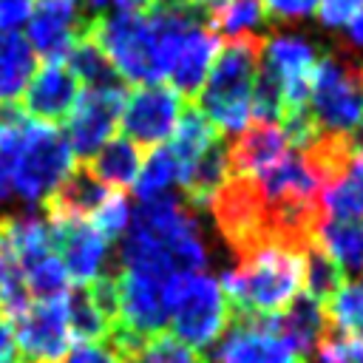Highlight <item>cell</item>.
I'll list each match as a JSON object with an SVG mask.
<instances>
[{"mask_svg": "<svg viewBox=\"0 0 363 363\" xmlns=\"http://www.w3.org/2000/svg\"><path fill=\"white\" fill-rule=\"evenodd\" d=\"M349 363H363V340H352V349H349Z\"/></svg>", "mask_w": 363, "mask_h": 363, "instance_id": "cell-43", "label": "cell"}, {"mask_svg": "<svg viewBox=\"0 0 363 363\" xmlns=\"http://www.w3.org/2000/svg\"><path fill=\"white\" fill-rule=\"evenodd\" d=\"M179 162L173 159L170 147L167 145H159L153 147L145 159H142V170L133 182V190H136V199L145 201V199H156V196H164L170 193L176 184H179Z\"/></svg>", "mask_w": 363, "mask_h": 363, "instance_id": "cell-30", "label": "cell"}, {"mask_svg": "<svg viewBox=\"0 0 363 363\" xmlns=\"http://www.w3.org/2000/svg\"><path fill=\"white\" fill-rule=\"evenodd\" d=\"M326 323L335 335L363 340V278L343 281L329 301H323Z\"/></svg>", "mask_w": 363, "mask_h": 363, "instance_id": "cell-27", "label": "cell"}, {"mask_svg": "<svg viewBox=\"0 0 363 363\" xmlns=\"http://www.w3.org/2000/svg\"><path fill=\"white\" fill-rule=\"evenodd\" d=\"M28 301L31 298H28V289H26V281H23V269H20L17 252L9 241L6 221L0 216V312L14 318Z\"/></svg>", "mask_w": 363, "mask_h": 363, "instance_id": "cell-31", "label": "cell"}, {"mask_svg": "<svg viewBox=\"0 0 363 363\" xmlns=\"http://www.w3.org/2000/svg\"><path fill=\"white\" fill-rule=\"evenodd\" d=\"M318 57V48L298 34H272L264 40L261 65L275 77L281 88V119L309 111V88Z\"/></svg>", "mask_w": 363, "mask_h": 363, "instance_id": "cell-9", "label": "cell"}, {"mask_svg": "<svg viewBox=\"0 0 363 363\" xmlns=\"http://www.w3.org/2000/svg\"><path fill=\"white\" fill-rule=\"evenodd\" d=\"M79 82L71 74V68L62 62H45L40 71L31 74L26 91H23V111L37 122H65L71 108L77 105Z\"/></svg>", "mask_w": 363, "mask_h": 363, "instance_id": "cell-16", "label": "cell"}, {"mask_svg": "<svg viewBox=\"0 0 363 363\" xmlns=\"http://www.w3.org/2000/svg\"><path fill=\"white\" fill-rule=\"evenodd\" d=\"M207 264L210 247L204 227L184 199L164 193L139 201L119 244V269L173 281L184 272H204Z\"/></svg>", "mask_w": 363, "mask_h": 363, "instance_id": "cell-1", "label": "cell"}, {"mask_svg": "<svg viewBox=\"0 0 363 363\" xmlns=\"http://www.w3.org/2000/svg\"><path fill=\"white\" fill-rule=\"evenodd\" d=\"M34 74V51L26 37L0 31V102H14Z\"/></svg>", "mask_w": 363, "mask_h": 363, "instance_id": "cell-26", "label": "cell"}, {"mask_svg": "<svg viewBox=\"0 0 363 363\" xmlns=\"http://www.w3.org/2000/svg\"><path fill=\"white\" fill-rule=\"evenodd\" d=\"M182 116V96L167 85H139L125 96L119 125L136 147H159Z\"/></svg>", "mask_w": 363, "mask_h": 363, "instance_id": "cell-13", "label": "cell"}, {"mask_svg": "<svg viewBox=\"0 0 363 363\" xmlns=\"http://www.w3.org/2000/svg\"><path fill=\"white\" fill-rule=\"evenodd\" d=\"M216 139H221V136H218V130L213 128V122H210L196 105H187V108L182 111V116H179L173 133H170V145H167V147H170L173 159L179 162V170L184 173ZM179 182H182V176H179Z\"/></svg>", "mask_w": 363, "mask_h": 363, "instance_id": "cell-24", "label": "cell"}, {"mask_svg": "<svg viewBox=\"0 0 363 363\" xmlns=\"http://www.w3.org/2000/svg\"><path fill=\"white\" fill-rule=\"evenodd\" d=\"M309 113L320 133L349 136L363 122V65L349 51H326L318 57Z\"/></svg>", "mask_w": 363, "mask_h": 363, "instance_id": "cell-6", "label": "cell"}, {"mask_svg": "<svg viewBox=\"0 0 363 363\" xmlns=\"http://www.w3.org/2000/svg\"><path fill=\"white\" fill-rule=\"evenodd\" d=\"M346 40H349V51H363V6L360 11L352 17V23L346 26Z\"/></svg>", "mask_w": 363, "mask_h": 363, "instance_id": "cell-40", "label": "cell"}, {"mask_svg": "<svg viewBox=\"0 0 363 363\" xmlns=\"http://www.w3.org/2000/svg\"><path fill=\"white\" fill-rule=\"evenodd\" d=\"M88 37L99 45V51L108 57V62L113 65L122 82L156 85L162 79L156 37L145 14H130V11L99 14L88 26Z\"/></svg>", "mask_w": 363, "mask_h": 363, "instance_id": "cell-7", "label": "cell"}, {"mask_svg": "<svg viewBox=\"0 0 363 363\" xmlns=\"http://www.w3.org/2000/svg\"><path fill=\"white\" fill-rule=\"evenodd\" d=\"M218 54V34L207 26V20L187 26L176 45L170 48L167 65H164V79L170 82L167 88H173L179 96H199L210 65Z\"/></svg>", "mask_w": 363, "mask_h": 363, "instance_id": "cell-15", "label": "cell"}, {"mask_svg": "<svg viewBox=\"0 0 363 363\" xmlns=\"http://www.w3.org/2000/svg\"><path fill=\"white\" fill-rule=\"evenodd\" d=\"M275 20H303L318 9V0H261Z\"/></svg>", "mask_w": 363, "mask_h": 363, "instance_id": "cell-37", "label": "cell"}, {"mask_svg": "<svg viewBox=\"0 0 363 363\" xmlns=\"http://www.w3.org/2000/svg\"><path fill=\"white\" fill-rule=\"evenodd\" d=\"M230 301L218 278L207 272H184L167 289V326L184 346L201 352L218 340L230 323Z\"/></svg>", "mask_w": 363, "mask_h": 363, "instance_id": "cell-5", "label": "cell"}, {"mask_svg": "<svg viewBox=\"0 0 363 363\" xmlns=\"http://www.w3.org/2000/svg\"><path fill=\"white\" fill-rule=\"evenodd\" d=\"M210 363H303L281 335L275 318L233 312V320L218 335Z\"/></svg>", "mask_w": 363, "mask_h": 363, "instance_id": "cell-10", "label": "cell"}, {"mask_svg": "<svg viewBox=\"0 0 363 363\" xmlns=\"http://www.w3.org/2000/svg\"><path fill=\"white\" fill-rule=\"evenodd\" d=\"M289 139L272 122H250L238 139L227 145V167L235 176H258L289 153Z\"/></svg>", "mask_w": 363, "mask_h": 363, "instance_id": "cell-17", "label": "cell"}, {"mask_svg": "<svg viewBox=\"0 0 363 363\" xmlns=\"http://www.w3.org/2000/svg\"><path fill=\"white\" fill-rule=\"evenodd\" d=\"M264 40L267 37H241L218 48L196 105L216 130L238 133L252 122V96Z\"/></svg>", "mask_w": 363, "mask_h": 363, "instance_id": "cell-3", "label": "cell"}, {"mask_svg": "<svg viewBox=\"0 0 363 363\" xmlns=\"http://www.w3.org/2000/svg\"><path fill=\"white\" fill-rule=\"evenodd\" d=\"M269 14L261 0H221L210 11V23L216 26L213 31L227 40H241V37H269L267 23Z\"/></svg>", "mask_w": 363, "mask_h": 363, "instance_id": "cell-25", "label": "cell"}, {"mask_svg": "<svg viewBox=\"0 0 363 363\" xmlns=\"http://www.w3.org/2000/svg\"><path fill=\"white\" fill-rule=\"evenodd\" d=\"M125 96H128L125 82L111 88H88L85 94L77 96V105L65 116V133H62L74 156L88 162L108 139H113Z\"/></svg>", "mask_w": 363, "mask_h": 363, "instance_id": "cell-11", "label": "cell"}, {"mask_svg": "<svg viewBox=\"0 0 363 363\" xmlns=\"http://www.w3.org/2000/svg\"><path fill=\"white\" fill-rule=\"evenodd\" d=\"M363 0H318V20L323 28H346L360 11Z\"/></svg>", "mask_w": 363, "mask_h": 363, "instance_id": "cell-35", "label": "cell"}, {"mask_svg": "<svg viewBox=\"0 0 363 363\" xmlns=\"http://www.w3.org/2000/svg\"><path fill=\"white\" fill-rule=\"evenodd\" d=\"M346 139H349V147H352L354 153H360V156H363V122H360V125H357Z\"/></svg>", "mask_w": 363, "mask_h": 363, "instance_id": "cell-42", "label": "cell"}, {"mask_svg": "<svg viewBox=\"0 0 363 363\" xmlns=\"http://www.w3.org/2000/svg\"><path fill=\"white\" fill-rule=\"evenodd\" d=\"M130 204H128V199H125V193H119V190H111L108 193V199L94 210V216L88 218L108 241H113V238H122L125 235V230H128V224H130Z\"/></svg>", "mask_w": 363, "mask_h": 363, "instance_id": "cell-33", "label": "cell"}, {"mask_svg": "<svg viewBox=\"0 0 363 363\" xmlns=\"http://www.w3.org/2000/svg\"><path fill=\"white\" fill-rule=\"evenodd\" d=\"M346 281L343 269L323 252V247L318 241H312L303 250V289L309 298L315 301H329L332 292Z\"/></svg>", "mask_w": 363, "mask_h": 363, "instance_id": "cell-32", "label": "cell"}, {"mask_svg": "<svg viewBox=\"0 0 363 363\" xmlns=\"http://www.w3.org/2000/svg\"><path fill=\"white\" fill-rule=\"evenodd\" d=\"M116 6V11H130V14H142L153 6V0H108Z\"/></svg>", "mask_w": 363, "mask_h": 363, "instance_id": "cell-41", "label": "cell"}, {"mask_svg": "<svg viewBox=\"0 0 363 363\" xmlns=\"http://www.w3.org/2000/svg\"><path fill=\"white\" fill-rule=\"evenodd\" d=\"M139 360L142 363H207V360H201V354L196 349L184 346L182 340H176L167 332L145 340L139 346Z\"/></svg>", "mask_w": 363, "mask_h": 363, "instance_id": "cell-34", "label": "cell"}, {"mask_svg": "<svg viewBox=\"0 0 363 363\" xmlns=\"http://www.w3.org/2000/svg\"><path fill=\"white\" fill-rule=\"evenodd\" d=\"M91 17L79 0H34L28 14V45L45 62H62L71 45L88 34Z\"/></svg>", "mask_w": 363, "mask_h": 363, "instance_id": "cell-14", "label": "cell"}, {"mask_svg": "<svg viewBox=\"0 0 363 363\" xmlns=\"http://www.w3.org/2000/svg\"><path fill=\"white\" fill-rule=\"evenodd\" d=\"M221 275V289L233 312L275 318L303 289V250L267 241L241 255Z\"/></svg>", "mask_w": 363, "mask_h": 363, "instance_id": "cell-2", "label": "cell"}, {"mask_svg": "<svg viewBox=\"0 0 363 363\" xmlns=\"http://www.w3.org/2000/svg\"><path fill=\"white\" fill-rule=\"evenodd\" d=\"M320 207L326 218H354L363 221V156L352 153L349 162L326 182L320 193Z\"/></svg>", "mask_w": 363, "mask_h": 363, "instance_id": "cell-22", "label": "cell"}, {"mask_svg": "<svg viewBox=\"0 0 363 363\" xmlns=\"http://www.w3.org/2000/svg\"><path fill=\"white\" fill-rule=\"evenodd\" d=\"M0 363H17V346H14L11 326L6 323L3 312H0Z\"/></svg>", "mask_w": 363, "mask_h": 363, "instance_id": "cell-39", "label": "cell"}, {"mask_svg": "<svg viewBox=\"0 0 363 363\" xmlns=\"http://www.w3.org/2000/svg\"><path fill=\"white\" fill-rule=\"evenodd\" d=\"M11 162V193L26 204L37 207L57 193V187L68 179L74 170V153L65 136L48 125L28 119V128L23 133V142L14 153H3Z\"/></svg>", "mask_w": 363, "mask_h": 363, "instance_id": "cell-4", "label": "cell"}, {"mask_svg": "<svg viewBox=\"0 0 363 363\" xmlns=\"http://www.w3.org/2000/svg\"><path fill=\"white\" fill-rule=\"evenodd\" d=\"M315 241L343 269V275L346 272H352V275L363 272V221L323 218V224L315 233Z\"/></svg>", "mask_w": 363, "mask_h": 363, "instance_id": "cell-23", "label": "cell"}, {"mask_svg": "<svg viewBox=\"0 0 363 363\" xmlns=\"http://www.w3.org/2000/svg\"><path fill=\"white\" fill-rule=\"evenodd\" d=\"M230 176V167H227V142L224 139H216L184 173H182V193H184V201L199 213V210H207L216 190L224 184V179Z\"/></svg>", "mask_w": 363, "mask_h": 363, "instance_id": "cell-19", "label": "cell"}, {"mask_svg": "<svg viewBox=\"0 0 363 363\" xmlns=\"http://www.w3.org/2000/svg\"><path fill=\"white\" fill-rule=\"evenodd\" d=\"M31 9H34V0H0V31L17 34V28L28 23Z\"/></svg>", "mask_w": 363, "mask_h": 363, "instance_id": "cell-38", "label": "cell"}, {"mask_svg": "<svg viewBox=\"0 0 363 363\" xmlns=\"http://www.w3.org/2000/svg\"><path fill=\"white\" fill-rule=\"evenodd\" d=\"M85 167L108 187V190H128L133 187L139 170H142V147L128 142L125 136L108 139L88 162Z\"/></svg>", "mask_w": 363, "mask_h": 363, "instance_id": "cell-21", "label": "cell"}, {"mask_svg": "<svg viewBox=\"0 0 363 363\" xmlns=\"http://www.w3.org/2000/svg\"><path fill=\"white\" fill-rule=\"evenodd\" d=\"M68 303V323H71V335L79 343H94V340H105L111 335V320L102 312V306L96 303L91 286H77L65 295Z\"/></svg>", "mask_w": 363, "mask_h": 363, "instance_id": "cell-28", "label": "cell"}, {"mask_svg": "<svg viewBox=\"0 0 363 363\" xmlns=\"http://www.w3.org/2000/svg\"><path fill=\"white\" fill-rule=\"evenodd\" d=\"M51 247L77 286H91L105 275L108 267V238L88 221L74 216H48Z\"/></svg>", "mask_w": 363, "mask_h": 363, "instance_id": "cell-12", "label": "cell"}, {"mask_svg": "<svg viewBox=\"0 0 363 363\" xmlns=\"http://www.w3.org/2000/svg\"><path fill=\"white\" fill-rule=\"evenodd\" d=\"M68 57V68L71 74L77 77V82H82L85 88H111V85H122L119 74L113 71V65L108 62V57L99 51V45L82 34L71 51L65 54Z\"/></svg>", "mask_w": 363, "mask_h": 363, "instance_id": "cell-29", "label": "cell"}, {"mask_svg": "<svg viewBox=\"0 0 363 363\" xmlns=\"http://www.w3.org/2000/svg\"><path fill=\"white\" fill-rule=\"evenodd\" d=\"M68 295V292H65ZM60 298H34L11 320V337L20 363H62L74 346L68 303Z\"/></svg>", "mask_w": 363, "mask_h": 363, "instance_id": "cell-8", "label": "cell"}, {"mask_svg": "<svg viewBox=\"0 0 363 363\" xmlns=\"http://www.w3.org/2000/svg\"><path fill=\"white\" fill-rule=\"evenodd\" d=\"M62 363H116V352H113V346H108L102 340L79 343V346H71V352L65 354Z\"/></svg>", "mask_w": 363, "mask_h": 363, "instance_id": "cell-36", "label": "cell"}, {"mask_svg": "<svg viewBox=\"0 0 363 363\" xmlns=\"http://www.w3.org/2000/svg\"><path fill=\"white\" fill-rule=\"evenodd\" d=\"M108 187L82 164H74L68 179L57 187V193L45 201L48 216H74V218H88L94 210L108 199Z\"/></svg>", "mask_w": 363, "mask_h": 363, "instance_id": "cell-20", "label": "cell"}, {"mask_svg": "<svg viewBox=\"0 0 363 363\" xmlns=\"http://www.w3.org/2000/svg\"><path fill=\"white\" fill-rule=\"evenodd\" d=\"M275 323L281 329V335L286 337V343L295 349V354L306 363V357H315L320 340L329 332L326 315H323V303L309 298L306 292H301L284 312L275 315Z\"/></svg>", "mask_w": 363, "mask_h": 363, "instance_id": "cell-18", "label": "cell"}]
</instances>
